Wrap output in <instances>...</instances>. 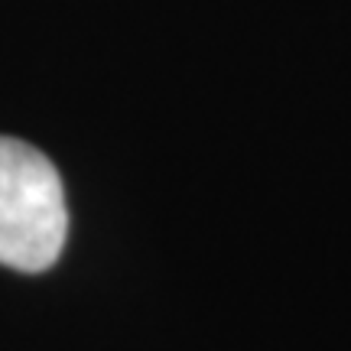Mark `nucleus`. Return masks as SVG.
I'll return each instance as SVG.
<instances>
[{
    "label": "nucleus",
    "mask_w": 351,
    "mask_h": 351,
    "mask_svg": "<svg viewBox=\"0 0 351 351\" xmlns=\"http://www.w3.org/2000/svg\"><path fill=\"white\" fill-rule=\"evenodd\" d=\"M69 234L62 179L36 147L0 137V263L43 274L59 261Z\"/></svg>",
    "instance_id": "obj_1"
}]
</instances>
